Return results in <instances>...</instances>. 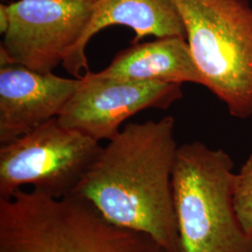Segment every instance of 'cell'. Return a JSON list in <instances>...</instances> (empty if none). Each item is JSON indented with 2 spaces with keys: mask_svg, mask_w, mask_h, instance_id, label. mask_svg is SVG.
I'll return each instance as SVG.
<instances>
[{
  "mask_svg": "<svg viewBox=\"0 0 252 252\" xmlns=\"http://www.w3.org/2000/svg\"><path fill=\"white\" fill-rule=\"evenodd\" d=\"M174 132L171 116L126 125L103 147L70 195L88 202L109 222L179 252L172 193L179 148Z\"/></svg>",
  "mask_w": 252,
  "mask_h": 252,
  "instance_id": "obj_1",
  "label": "cell"
},
{
  "mask_svg": "<svg viewBox=\"0 0 252 252\" xmlns=\"http://www.w3.org/2000/svg\"><path fill=\"white\" fill-rule=\"evenodd\" d=\"M0 252H169L147 234L115 225L76 196L19 189L0 199Z\"/></svg>",
  "mask_w": 252,
  "mask_h": 252,
  "instance_id": "obj_2",
  "label": "cell"
},
{
  "mask_svg": "<svg viewBox=\"0 0 252 252\" xmlns=\"http://www.w3.org/2000/svg\"><path fill=\"white\" fill-rule=\"evenodd\" d=\"M234 162L220 149L180 145L172 173L179 252H252L234 204Z\"/></svg>",
  "mask_w": 252,
  "mask_h": 252,
  "instance_id": "obj_3",
  "label": "cell"
},
{
  "mask_svg": "<svg viewBox=\"0 0 252 252\" xmlns=\"http://www.w3.org/2000/svg\"><path fill=\"white\" fill-rule=\"evenodd\" d=\"M205 87L231 116L252 117V6L249 0H172Z\"/></svg>",
  "mask_w": 252,
  "mask_h": 252,
  "instance_id": "obj_4",
  "label": "cell"
},
{
  "mask_svg": "<svg viewBox=\"0 0 252 252\" xmlns=\"http://www.w3.org/2000/svg\"><path fill=\"white\" fill-rule=\"evenodd\" d=\"M103 147L57 118L0 147V199L24 186L54 198L69 196Z\"/></svg>",
  "mask_w": 252,
  "mask_h": 252,
  "instance_id": "obj_5",
  "label": "cell"
},
{
  "mask_svg": "<svg viewBox=\"0 0 252 252\" xmlns=\"http://www.w3.org/2000/svg\"><path fill=\"white\" fill-rule=\"evenodd\" d=\"M95 0H19L6 5L9 27L0 65L19 63L40 73L63 64L90 22Z\"/></svg>",
  "mask_w": 252,
  "mask_h": 252,
  "instance_id": "obj_6",
  "label": "cell"
},
{
  "mask_svg": "<svg viewBox=\"0 0 252 252\" xmlns=\"http://www.w3.org/2000/svg\"><path fill=\"white\" fill-rule=\"evenodd\" d=\"M182 84L124 81L88 71L57 117L62 126L100 142L111 140L127 119L149 108L167 109L181 99Z\"/></svg>",
  "mask_w": 252,
  "mask_h": 252,
  "instance_id": "obj_7",
  "label": "cell"
},
{
  "mask_svg": "<svg viewBox=\"0 0 252 252\" xmlns=\"http://www.w3.org/2000/svg\"><path fill=\"white\" fill-rule=\"evenodd\" d=\"M81 78L33 71L12 63L0 68V143L6 144L57 118Z\"/></svg>",
  "mask_w": 252,
  "mask_h": 252,
  "instance_id": "obj_8",
  "label": "cell"
},
{
  "mask_svg": "<svg viewBox=\"0 0 252 252\" xmlns=\"http://www.w3.org/2000/svg\"><path fill=\"white\" fill-rule=\"evenodd\" d=\"M118 25L134 30L133 44L148 36L186 38L182 19L172 0H95L89 24L62 64L64 69L78 79L82 77L81 71L88 72L86 48L91 38L104 28Z\"/></svg>",
  "mask_w": 252,
  "mask_h": 252,
  "instance_id": "obj_9",
  "label": "cell"
},
{
  "mask_svg": "<svg viewBox=\"0 0 252 252\" xmlns=\"http://www.w3.org/2000/svg\"><path fill=\"white\" fill-rule=\"evenodd\" d=\"M96 73L124 81L189 82L205 86L187 40L180 36L157 37L151 42L132 43L118 53L105 69Z\"/></svg>",
  "mask_w": 252,
  "mask_h": 252,
  "instance_id": "obj_10",
  "label": "cell"
},
{
  "mask_svg": "<svg viewBox=\"0 0 252 252\" xmlns=\"http://www.w3.org/2000/svg\"><path fill=\"white\" fill-rule=\"evenodd\" d=\"M234 204L245 233L252 237V153L239 172L235 173Z\"/></svg>",
  "mask_w": 252,
  "mask_h": 252,
  "instance_id": "obj_11",
  "label": "cell"
},
{
  "mask_svg": "<svg viewBox=\"0 0 252 252\" xmlns=\"http://www.w3.org/2000/svg\"><path fill=\"white\" fill-rule=\"evenodd\" d=\"M9 27V15L7 12L6 5H0V32L4 35Z\"/></svg>",
  "mask_w": 252,
  "mask_h": 252,
  "instance_id": "obj_12",
  "label": "cell"
}]
</instances>
